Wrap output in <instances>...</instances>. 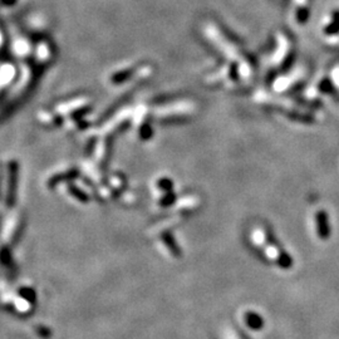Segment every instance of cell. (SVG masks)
<instances>
[{
    "instance_id": "1",
    "label": "cell",
    "mask_w": 339,
    "mask_h": 339,
    "mask_svg": "<svg viewBox=\"0 0 339 339\" xmlns=\"http://www.w3.org/2000/svg\"><path fill=\"white\" fill-rule=\"evenodd\" d=\"M317 224H318V234L322 239H327L331 235V226L328 223V215L324 211H320L317 215Z\"/></svg>"
}]
</instances>
